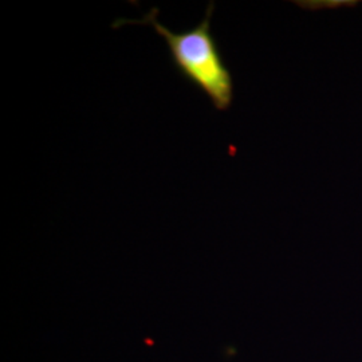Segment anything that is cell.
<instances>
[{
	"mask_svg": "<svg viewBox=\"0 0 362 362\" xmlns=\"http://www.w3.org/2000/svg\"><path fill=\"white\" fill-rule=\"evenodd\" d=\"M214 11L215 3L211 1L202 22L184 33H173L160 23L158 8H152L140 21L118 19L113 28L124 25L152 27L167 42L172 65L180 77L204 93L216 110L226 112L233 105V79L211 30Z\"/></svg>",
	"mask_w": 362,
	"mask_h": 362,
	"instance_id": "cell-1",
	"label": "cell"
}]
</instances>
